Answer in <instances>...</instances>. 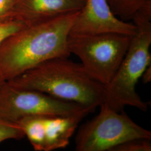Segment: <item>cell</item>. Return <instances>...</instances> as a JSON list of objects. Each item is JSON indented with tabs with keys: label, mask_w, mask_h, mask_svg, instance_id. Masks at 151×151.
<instances>
[{
	"label": "cell",
	"mask_w": 151,
	"mask_h": 151,
	"mask_svg": "<svg viewBox=\"0 0 151 151\" xmlns=\"http://www.w3.org/2000/svg\"><path fill=\"white\" fill-rule=\"evenodd\" d=\"M79 11L28 24L11 35L0 45V76L9 81L48 60L68 58V38Z\"/></svg>",
	"instance_id": "6da1fadb"
},
{
	"label": "cell",
	"mask_w": 151,
	"mask_h": 151,
	"mask_svg": "<svg viewBox=\"0 0 151 151\" xmlns=\"http://www.w3.org/2000/svg\"><path fill=\"white\" fill-rule=\"evenodd\" d=\"M7 82L18 88L78 104L93 111L104 103L105 86L88 75L80 63L68 58L48 60Z\"/></svg>",
	"instance_id": "7a4b0ae2"
},
{
	"label": "cell",
	"mask_w": 151,
	"mask_h": 151,
	"mask_svg": "<svg viewBox=\"0 0 151 151\" xmlns=\"http://www.w3.org/2000/svg\"><path fill=\"white\" fill-rule=\"evenodd\" d=\"M132 21L138 32L132 37L127 52L113 78L105 86L104 103L116 111L129 106L145 112L148 103L142 100L135 87L146 68L151 65V0L135 12Z\"/></svg>",
	"instance_id": "3957f363"
},
{
	"label": "cell",
	"mask_w": 151,
	"mask_h": 151,
	"mask_svg": "<svg viewBox=\"0 0 151 151\" xmlns=\"http://www.w3.org/2000/svg\"><path fill=\"white\" fill-rule=\"evenodd\" d=\"M132 37L115 33L69 35L67 46L70 54L81 60L87 74L106 86L123 60Z\"/></svg>",
	"instance_id": "277c9868"
},
{
	"label": "cell",
	"mask_w": 151,
	"mask_h": 151,
	"mask_svg": "<svg viewBox=\"0 0 151 151\" xmlns=\"http://www.w3.org/2000/svg\"><path fill=\"white\" fill-rule=\"evenodd\" d=\"M100 107L99 113L78 130L76 151H110L128 140L151 139V132L136 124L123 110L116 111L104 103Z\"/></svg>",
	"instance_id": "5b68a950"
},
{
	"label": "cell",
	"mask_w": 151,
	"mask_h": 151,
	"mask_svg": "<svg viewBox=\"0 0 151 151\" xmlns=\"http://www.w3.org/2000/svg\"><path fill=\"white\" fill-rule=\"evenodd\" d=\"M93 112L78 104L52 96L42 92L21 88L7 81L0 88V116L17 122L29 116H77Z\"/></svg>",
	"instance_id": "8992f818"
},
{
	"label": "cell",
	"mask_w": 151,
	"mask_h": 151,
	"mask_svg": "<svg viewBox=\"0 0 151 151\" xmlns=\"http://www.w3.org/2000/svg\"><path fill=\"white\" fill-rule=\"evenodd\" d=\"M138 28L115 15L108 0H86L78 11L70 35L115 33L133 37Z\"/></svg>",
	"instance_id": "52a82bcc"
},
{
	"label": "cell",
	"mask_w": 151,
	"mask_h": 151,
	"mask_svg": "<svg viewBox=\"0 0 151 151\" xmlns=\"http://www.w3.org/2000/svg\"><path fill=\"white\" fill-rule=\"evenodd\" d=\"M86 0H14L10 17L27 24L80 10Z\"/></svg>",
	"instance_id": "ba28073f"
},
{
	"label": "cell",
	"mask_w": 151,
	"mask_h": 151,
	"mask_svg": "<svg viewBox=\"0 0 151 151\" xmlns=\"http://www.w3.org/2000/svg\"><path fill=\"white\" fill-rule=\"evenodd\" d=\"M84 118L77 116H46L44 151L65 148L71 137Z\"/></svg>",
	"instance_id": "9c48e42d"
},
{
	"label": "cell",
	"mask_w": 151,
	"mask_h": 151,
	"mask_svg": "<svg viewBox=\"0 0 151 151\" xmlns=\"http://www.w3.org/2000/svg\"><path fill=\"white\" fill-rule=\"evenodd\" d=\"M45 116H29L17 122L35 151H44Z\"/></svg>",
	"instance_id": "30bf717a"
},
{
	"label": "cell",
	"mask_w": 151,
	"mask_h": 151,
	"mask_svg": "<svg viewBox=\"0 0 151 151\" xmlns=\"http://www.w3.org/2000/svg\"><path fill=\"white\" fill-rule=\"evenodd\" d=\"M148 0H108L115 15L124 21L132 20L135 12Z\"/></svg>",
	"instance_id": "8fae6325"
},
{
	"label": "cell",
	"mask_w": 151,
	"mask_h": 151,
	"mask_svg": "<svg viewBox=\"0 0 151 151\" xmlns=\"http://www.w3.org/2000/svg\"><path fill=\"white\" fill-rule=\"evenodd\" d=\"M25 137L21 127L17 122H12L0 116V144L6 140H19Z\"/></svg>",
	"instance_id": "7c38bea8"
},
{
	"label": "cell",
	"mask_w": 151,
	"mask_h": 151,
	"mask_svg": "<svg viewBox=\"0 0 151 151\" xmlns=\"http://www.w3.org/2000/svg\"><path fill=\"white\" fill-rule=\"evenodd\" d=\"M27 25L25 22L12 17L0 19V45L11 35Z\"/></svg>",
	"instance_id": "4fadbf2b"
},
{
	"label": "cell",
	"mask_w": 151,
	"mask_h": 151,
	"mask_svg": "<svg viewBox=\"0 0 151 151\" xmlns=\"http://www.w3.org/2000/svg\"><path fill=\"white\" fill-rule=\"evenodd\" d=\"M151 140L138 138L128 140L114 147L110 151H151Z\"/></svg>",
	"instance_id": "5bb4252c"
},
{
	"label": "cell",
	"mask_w": 151,
	"mask_h": 151,
	"mask_svg": "<svg viewBox=\"0 0 151 151\" xmlns=\"http://www.w3.org/2000/svg\"><path fill=\"white\" fill-rule=\"evenodd\" d=\"M14 0H0V19L10 17Z\"/></svg>",
	"instance_id": "9a60e30c"
},
{
	"label": "cell",
	"mask_w": 151,
	"mask_h": 151,
	"mask_svg": "<svg viewBox=\"0 0 151 151\" xmlns=\"http://www.w3.org/2000/svg\"><path fill=\"white\" fill-rule=\"evenodd\" d=\"M142 81L144 83H147L151 81V65L148 66L142 76Z\"/></svg>",
	"instance_id": "2e32d148"
},
{
	"label": "cell",
	"mask_w": 151,
	"mask_h": 151,
	"mask_svg": "<svg viewBox=\"0 0 151 151\" xmlns=\"http://www.w3.org/2000/svg\"><path fill=\"white\" fill-rule=\"evenodd\" d=\"M6 81H5L1 76H0V88H1L2 86L3 85V84Z\"/></svg>",
	"instance_id": "e0dca14e"
}]
</instances>
